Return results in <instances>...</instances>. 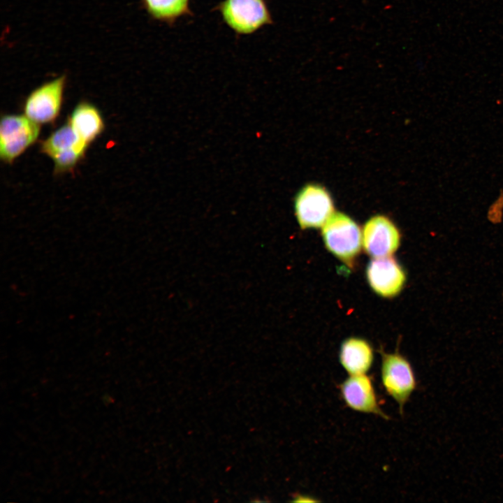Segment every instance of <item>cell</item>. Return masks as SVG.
<instances>
[{
    "label": "cell",
    "instance_id": "8fae6325",
    "mask_svg": "<svg viewBox=\"0 0 503 503\" xmlns=\"http://www.w3.org/2000/svg\"><path fill=\"white\" fill-rule=\"evenodd\" d=\"M68 122L88 145L101 133L104 128L100 112L87 102H82L74 108Z\"/></svg>",
    "mask_w": 503,
    "mask_h": 503
},
{
    "label": "cell",
    "instance_id": "ba28073f",
    "mask_svg": "<svg viewBox=\"0 0 503 503\" xmlns=\"http://www.w3.org/2000/svg\"><path fill=\"white\" fill-rule=\"evenodd\" d=\"M362 240L364 249L370 256H391L400 245V234L390 219L379 214L365 224Z\"/></svg>",
    "mask_w": 503,
    "mask_h": 503
},
{
    "label": "cell",
    "instance_id": "3957f363",
    "mask_svg": "<svg viewBox=\"0 0 503 503\" xmlns=\"http://www.w3.org/2000/svg\"><path fill=\"white\" fill-rule=\"evenodd\" d=\"M215 9L238 34H252L273 22L265 0H224Z\"/></svg>",
    "mask_w": 503,
    "mask_h": 503
},
{
    "label": "cell",
    "instance_id": "8992f818",
    "mask_svg": "<svg viewBox=\"0 0 503 503\" xmlns=\"http://www.w3.org/2000/svg\"><path fill=\"white\" fill-rule=\"evenodd\" d=\"M66 80L61 75L33 90L24 102L25 116L37 124L53 122L61 109Z\"/></svg>",
    "mask_w": 503,
    "mask_h": 503
},
{
    "label": "cell",
    "instance_id": "9c48e42d",
    "mask_svg": "<svg viewBox=\"0 0 503 503\" xmlns=\"http://www.w3.org/2000/svg\"><path fill=\"white\" fill-rule=\"evenodd\" d=\"M367 278L371 288L379 296L391 298L398 294L405 280V274L392 257L374 258L367 268Z\"/></svg>",
    "mask_w": 503,
    "mask_h": 503
},
{
    "label": "cell",
    "instance_id": "7a4b0ae2",
    "mask_svg": "<svg viewBox=\"0 0 503 503\" xmlns=\"http://www.w3.org/2000/svg\"><path fill=\"white\" fill-rule=\"evenodd\" d=\"M322 235L327 249L350 265L360 252L362 234L348 215L336 212L323 226Z\"/></svg>",
    "mask_w": 503,
    "mask_h": 503
},
{
    "label": "cell",
    "instance_id": "5b68a950",
    "mask_svg": "<svg viewBox=\"0 0 503 503\" xmlns=\"http://www.w3.org/2000/svg\"><path fill=\"white\" fill-rule=\"evenodd\" d=\"M38 124L27 116L8 115L2 117L0 124V155L11 163L38 138Z\"/></svg>",
    "mask_w": 503,
    "mask_h": 503
},
{
    "label": "cell",
    "instance_id": "30bf717a",
    "mask_svg": "<svg viewBox=\"0 0 503 503\" xmlns=\"http://www.w3.org/2000/svg\"><path fill=\"white\" fill-rule=\"evenodd\" d=\"M339 358L349 375L367 374L373 363V349L366 340L350 337L341 344Z\"/></svg>",
    "mask_w": 503,
    "mask_h": 503
},
{
    "label": "cell",
    "instance_id": "277c9868",
    "mask_svg": "<svg viewBox=\"0 0 503 503\" xmlns=\"http://www.w3.org/2000/svg\"><path fill=\"white\" fill-rule=\"evenodd\" d=\"M295 214L302 229L323 226L334 214V203L329 192L321 185L309 184L297 194Z\"/></svg>",
    "mask_w": 503,
    "mask_h": 503
},
{
    "label": "cell",
    "instance_id": "4fadbf2b",
    "mask_svg": "<svg viewBox=\"0 0 503 503\" xmlns=\"http://www.w3.org/2000/svg\"><path fill=\"white\" fill-rule=\"evenodd\" d=\"M190 0H141V4L154 20L173 25L184 15H192Z\"/></svg>",
    "mask_w": 503,
    "mask_h": 503
},
{
    "label": "cell",
    "instance_id": "5bb4252c",
    "mask_svg": "<svg viewBox=\"0 0 503 503\" xmlns=\"http://www.w3.org/2000/svg\"><path fill=\"white\" fill-rule=\"evenodd\" d=\"M84 156V153L76 150L60 152L52 157L57 173L71 170Z\"/></svg>",
    "mask_w": 503,
    "mask_h": 503
},
{
    "label": "cell",
    "instance_id": "52a82bcc",
    "mask_svg": "<svg viewBox=\"0 0 503 503\" xmlns=\"http://www.w3.org/2000/svg\"><path fill=\"white\" fill-rule=\"evenodd\" d=\"M339 389L342 399L351 409L389 418L381 409L372 381L367 374L349 375Z\"/></svg>",
    "mask_w": 503,
    "mask_h": 503
},
{
    "label": "cell",
    "instance_id": "6da1fadb",
    "mask_svg": "<svg viewBox=\"0 0 503 503\" xmlns=\"http://www.w3.org/2000/svg\"><path fill=\"white\" fill-rule=\"evenodd\" d=\"M381 380L387 393L403 414L404 405L418 388V381L410 362L399 353H382Z\"/></svg>",
    "mask_w": 503,
    "mask_h": 503
},
{
    "label": "cell",
    "instance_id": "7c38bea8",
    "mask_svg": "<svg viewBox=\"0 0 503 503\" xmlns=\"http://www.w3.org/2000/svg\"><path fill=\"white\" fill-rule=\"evenodd\" d=\"M88 145L68 122L46 138L42 143L41 150L52 158L60 152L71 150H76L85 154Z\"/></svg>",
    "mask_w": 503,
    "mask_h": 503
}]
</instances>
